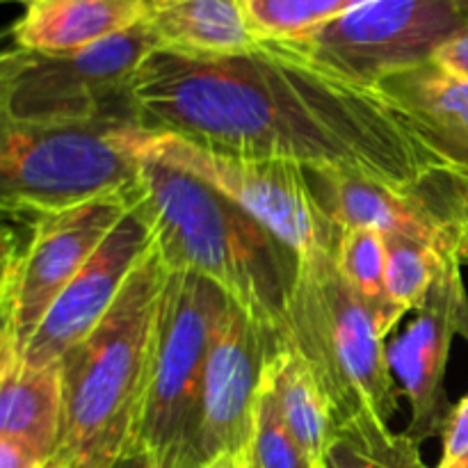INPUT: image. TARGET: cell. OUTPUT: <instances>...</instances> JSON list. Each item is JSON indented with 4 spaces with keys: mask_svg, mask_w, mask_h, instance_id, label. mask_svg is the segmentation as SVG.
Here are the masks:
<instances>
[{
    "mask_svg": "<svg viewBox=\"0 0 468 468\" xmlns=\"http://www.w3.org/2000/svg\"><path fill=\"white\" fill-rule=\"evenodd\" d=\"M112 468H167L154 452L144 451V448L131 446L117 462H114Z\"/></svg>",
    "mask_w": 468,
    "mask_h": 468,
    "instance_id": "28",
    "label": "cell"
},
{
    "mask_svg": "<svg viewBox=\"0 0 468 468\" xmlns=\"http://www.w3.org/2000/svg\"><path fill=\"white\" fill-rule=\"evenodd\" d=\"M323 468H428L420 443L388 425L355 420L338 425Z\"/></svg>",
    "mask_w": 468,
    "mask_h": 468,
    "instance_id": "21",
    "label": "cell"
},
{
    "mask_svg": "<svg viewBox=\"0 0 468 468\" xmlns=\"http://www.w3.org/2000/svg\"><path fill=\"white\" fill-rule=\"evenodd\" d=\"M233 468H261L259 462H256L254 451H251L250 441L240 448V451L233 455Z\"/></svg>",
    "mask_w": 468,
    "mask_h": 468,
    "instance_id": "29",
    "label": "cell"
},
{
    "mask_svg": "<svg viewBox=\"0 0 468 468\" xmlns=\"http://www.w3.org/2000/svg\"><path fill=\"white\" fill-rule=\"evenodd\" d=\"M199 468H233V455L218 457V460L208 462V464H204V466H199Z\"/></svg>",
    "mask_w": 468,
    "mask_h": 468,
    "instance_id": "30",
    "label": "cell"
},
{
    "mask_svg": "<svg viewBox=\"0 0 468 468\" xmlns=\"http://www.w3.org/2000/svg\"><path fill=\"white\" fill-rule=\"evenodd\" d=\"M373 0H245L256 35L265 41H295Z\"/></svg>",
    "mask_w": 468,
    "mask_h": 468,
    "instance_id": "22",
    "label": "cell"
},
{
    "mask_svg": "<svg viewBox=\"0 0 468 468\" xmlns=\"http://www.w3.org/2000/svg\"><path fill=\"white\" fill-rule=\"evenodd\" d=\"M441 464H452L468 457V393L451 410L443 428Z\"/></svg>",
    "mask_w": 468,
    "mask_h": 468,
    "instance_id": "25",
    "label": "cell"
},
{
    "mask_svg": "<svg viewBox=\"0 0 468 468\" xmlns=\"http://www.w3.org/2000/svg\"><path fill=\"white\" fill-rule=\"evenodd\" d=\"M133 110L80 123L3 122L0 178L5 213H59L140 186L131 146Z\"/></svg>",
    "mask_w": 468,
    "mask_h": 468,
    "instance_id": "5",
    "label": "cell"
},
{
    "mask_svg": "<svg viewBox=\"0 0 468 468\" xmlns=\"http://www.w3.org/2000/svg\"><path fill=\"white\" fill-rule=\"evenodd\" d=\"M64 428L62 361L32 368L0 343V434L21 439L53 460Z\"/></svg>",
    "mask_w": 468,
    "mask_h": 468,
    "instance_id": "18",
    "label": "cell"
},
{
    "mask_svg": "<svg viewBox=\"0 0 468 468\" xmlns=\"http://www.w3.org/2000/svg\"><path fill=\"white\" fill-rule=\"evenodd\" d=\"M131 146L137 155L183 169L227 195L300 259L336 250L341 229L323 210L302 165L222 154L169 133L144 131L140 123L133 126Z\"/></svg>",
    "mask_w": 468,
    "mask_h": 468,
    "instance_id": "9",
    "label": "cell"
},
{
    "mask_svg": "<svg viewBox=\"0 0 468 468\" xmlns=\"http://www.w3.org/2000/svg\"><path fill=\"white\" fill-rule=\"evenodd\" d=\"M140 195L142 183L59 213H5L0 343L18 352L26 347L59 292L135 208Z\"/></svg>",
    "mask_w": 468,
    "mask_h": 468,
    "instance_id": "7",
    "label": "cell"
},
{
    "mask_svg": "<svg viewBox=\"0 0 468 468\" xmlns=\"http://www.w3.org/2000/svg\"><path fill=\"white\" fill-rule=\"evenodd\" d=\"M286 338L314 368L336 428L355 420L391 423L400 387L388 366L387 338L338 272L336 250L300 259Z\"/></svg>",
    "mask_w": 468,
    "mask_h": 468,
    "instance_id": "4",
    "label": "cell"
},
{
    "mask_svg": "<svg viewBox=\"0 0 468 468\" xmlns=\"http://www.w3.org/2000/svg\"><path fill=\"white\" fill-rule=\"evenodd\" d=\"M466 242H468V238H466ZM466 242H464V245H466Z\"/></svg>",
    "mask_w": 468,
    "mask_h": 468,
    "instance_id": "36",
    "label": "cell"
},
{
    "mask_svg": "<svg viewBox=\"0 0 468 468\" xmlns=\"http://www.w3.org/2000/svg\"><path fill=\"white\" fill-rule=\"evenodd\" d=\"M286 336L256 323L231 302L215 332L201 393L195 468L236 455L251 439L265 370Z\"/></svg>",
    "mask_w": 468,
    "mask_h": 468,
    "instance_id": "13",
    "label": "cell"
},
{
    "mask_svg": "<svg viewBox=\"0 0 468 468\" xmlns=\"http://www.w3.org/2000/svg\"><path fill=\"white\" fill-rule=\"evenodd\" d=\"M387 238L373 229H343L336 242V268L347 286L373 311L384 338L405 315L387 292Z\"/></svg>",
    "mask_w": 468,
    "mask_h": 468,
    "instance_id": "20",
    "label": "cell"
},
{
    "mask_svg": "<svg viewBox=\"0 0 468 468\" xmlns=\"http://www.w3.org/2000/svg\"><path fill=\"white\" fill-rule=\"evenodd\" d=\"M437 468H468V457H464V460L460 462H452V464H439Z\"/></svg>",
    "mask_w": 468,
    "mask_h": 468,
    "instance_id": "31",
    "label": "cell"
},
{
    "mask_svg": "<svg viewBox=\"0 0 468 468\" xmlns=\"http://www.w3.org/2000/svg\"><path fill=\"white\" fill-rule=\"evenodd\" d=\"M146 26L158 48L195 58H229L259 48L245 0H149Z\"/></svg>",
    "mask_w": 468,
    "mask_h": 468,
    "instance_id": "17",
    "label": "cell"
},
{
    "mask_svg": "<svg viewBox=\"0 0 468 468\" xmlns=\"http://www.w3.org/2000/svg\"><path fill=\"white\" fill-rule=\"evenodd\" d=\"M384 91L425 142L452 167L468 172V80L428 59L382 78Z\"/></svg>",
    "mask_w": 468,
    "mask_h": 468,
    "instance_id": "15",
    "label": "cell"
},
{
    "mask_svg": "<svg viewBox=\"0 0 468 468\" xmlns=\"http://www.w3.org/2000/svg\"><path fill=\"white\" fill-rule=\"evenodd\" d=\"M50 457L30 443L0 434V468H46Z\"/></svg>",
    "mask_w": 468,
    "mask_h": 468,
    "instance_id": "26",
    "label": "cell"
},
{
    "mask_svg": "<svg viewBox=\"0 0 468 468\" xmlns=\"http://www.w3.org/2000/svg\"><path fill=\"white\" fill-rule=\"evenodd\" d=\"M250 446L261 468H320L288 428L282 407L265 379L254 405Z\"/></svg>",
    "mask_w": 468,
    "mask_h": 468,
    "instance_id": "24",
    "label": "cell"
},
{
    "mask_svg": "<svg viewBox=\"0 0 468 468\" xmlns=\"http://www.w3.org/2000/svg\"><path fill=\"white\" fill-rule=\"evenodd\" d=\"M460 7H462V14H464L468 21V0H460Z\"/></svg>",
    "mask_w": 468,
    "mask_h": 468,
    "instance_id": "32",
    "label": "cell"
},
{
    "mask_svg": "<svg viewBox=\"0 0 468 468\" xmlns=\"http://www.w3.org/2000/svg\"><path fill=\"white\" fill-rule=\"evenodd\" d=\"M229 304L227 292L210 279L169 270L154 368L131 443L167 468H195L206 366Z\"/></svg>",
    "mask_w": 468,
    "mask_h": 468,
    "instance_id": "6",
    "label": "cell"
},
{
    "mask_svg": "<svg viewBox=\"0 0 468 468\" xmlns=\"http://www.w3.org/2000/svg\"><path fill=\"white\" fill-rule=\"evenodd\" d=\"M265 382L272 388L288 428L300 439L311 460L323 468L329 443L336 434V419L314 368L288 338L270 359Z\"/></svg>",
    "mask_w": 468,
    "mask_h": 468,
    "instance_id": "19",
    "label": "cell"
},
{
    "mask_svg": "<svg viewBox=\"0 0 468 468\" xmlns=\"http://www.w3.org/2000/svg\"><path fill=\"white\" fill-rule=\"evenodd\" d=\"M149 0H41L14 23L18 48L73 53L140 26Z\"/></svg>",
    "mask_w": 468,
    "mask_h": 468,
    "instance_id": "16",
    "label": "cell"
},
{
    "mask_svg": "<svg viewBox=\"0 0 468 468\" xmlns=\"http://www.w3.org/2000/svg\"><path fill=\"white\" fill-rule=\"evenodd\" d=\"M64 468H69V466H67V462H64Z\"/></svg>",
    "mask_w": 468,
    "mask_h": 468,
    "instance_id": "35",
    "label": "cell"
},
{
    "mask_svg": "<svg viewBox=\"0 0 468 468\" xmlns=\"http://www.w3.org/2000/svg\"><path fill=\"white\" fill-rule=\"evenodd\" d=\"M151 242V224L137 199L135 208L59 292L21 350V359L32 368L62 361L103 320Z\"/></svg>",
    "mask_w": 468,
    "mask_h": 468,
    "instance_id": "14",
    "label": "cell"
},
{
    "mask_svg": "<svg viewBox=\"0 0 468 468\" xmlns=\"http://www.w3.org/2000/svg\"><path fill=\"white\" fill-rule=\"evenodd\" d=\"M320 206L338 229H373L462 254L468 238V172L439 167L405 186L355 174L306 169Z\"/></svg>",
    "mask_w": 468,
    "mask_h": 468,
    "instance_id": "11",
    "label": "cell"
},
{
    "mask_svg": "<svg viewBox=\"0 0 468 468\" xmlns=\"http://www.w3.org/2000/svg\"><path fill=\"white\" fill-rule=\"evenodd\" d=\"M158 48L140 26L73 53L5 50L0 62V112L7 123H80L133 110L131 82L146 55Z\"/></svg>",
    "mask_w": 468,
    "mask_h": 468,
    "instance_id": "8",
    "label": "cell"
},
{
    "mask_svg": "<svg viewBox=\"0 0 468 468\" xmlns=\"http://www.w3.org/2000/svg\"><path fill=\"white\" fill-rule=\"evenodd\" d=\"M140 206L169 270L218 283L256 323L286 336L300 256L208 183L140 155Z\"/></svg>",
    "mask_w": 468,
    "mask_h": 468,
    "instance_id": "2",
    "label": "cell"
},
{
    "mask_svg": "<svg viewBox=\"0 0 468 468\" xmlns=\"http://www.w3.org/2000/svg\"><path fill=\"white\" fill-rule=\"evenodd\" d=\"M460 0H373L295 41H279L347 80L375 87L382 78L434 58L466 30Z\"/></svg>",
    "mask_w": 468,
    "mask_h": 468,
    "instance_id": "10",
    "label": "cell"
},
{
    "mask_svg": "<svg viewBox=\"0 0 468 468\" xmlns=\"http://www.w3.org/2000/svg\"><path fill=\"white\" fill-rule=\"evenodd\" d=\"M387 238V292L402 315L411 314L423 304L437 279L441 261L446 256L437 254L432 247L420 245L400 236Z\"/></svg>",
    "mask_w": 468,
    "mask_h": 468,
    "instance_id": "23",
    "label": "cell"
},
{
    "mask_svg": "<svg viewBox=\"0 0 468 468\" xmlns=\"http://www.w3.org/2000/svg\"><path fill=\"white\" fill-rule=\"evenodd\" d=\"M128 91L144 131L222 154L393 186L452 167L379 87L347 80L279 41L229 58L155 48Z\"/></svg>",
    "mask_w": 468,
    "mask_h": 468,
    "instance_id": "1",
    "label": "cell"
},
{
    "mask_svg": "<svg viewBox=\"0 0 468 468\" xmlns=\"http://www.w3.org/2000/svg\"><path fill=\"white\" fill-rule=\"evenodd\" d=\"M462 254L441 261L437 279L414 320L387 343V356L398 387L410 400L407 434L423 443L443 434L452 407L446 400V368L452 338L468 341V292Z\"/></svg>",
    "mask_w": 468,
    "mask_h": 468,
    "instance_id": "12",
    "label": "cell"
},
{
    "mask_svg": "<svg viewBox=\"0 0 468 468\" xmlns=\"http://www.w3.org/2000/svg\"><path fill=\"white\" fill-rule=\"evenodd\" d=\"M169 268L151 242L99 324L62 359L64 428L55 457L112 468L131 448L158 343Z\"/></svg>",
    "mask_w": 468,
    "mask_h": 468,
    "instance_id": "3",
    "label": "cell"
},
{
    "mask_svg": "<svg viewBox=\"0 0 468 468\" xmlns=\"http://www.w3.org/2000/svg\"><path fill=\"white\" fill-rule=\"evenodd\" d=\"M23 5H26V7H30V5H35V3H41V0H21Z\"/></svg>",
    "mask_w": 468,
    "mask_h": 468,
    "instance_id": "34",
    "label": "cell"
},
{
    "mask_svg": "<svg viewBox=\"0 0 468 468\" xmlns=\"http://www.w3.org/2000/svg\"><path fill=\"white\" fill-rule=\"evenodd\" d=\"M462 259H464V263H468V242L464 245V250H462Z\"/></svg>",
    "mask_w": 468,
    "mask_h": 468,
    "instance_id": "33",
    "label": "cell"
},
{
    "mask_svg": "<svg viewBox=\"0 0 468 468\" xmlns=\"http://www.w3.org/2000/svg\"><path fill=\"white\" fill-rule=\"evenodd\" d=\"M432 59L439 67L446 69V71L468 80V27L462 30L460 35L452 37V39H448L446 44L434 53Z\"/></svg>",
    "mask_w": 468,
    "mask_h": 468,
    "instance_id": "27",
    "label": "cell"
}]
</instances>
